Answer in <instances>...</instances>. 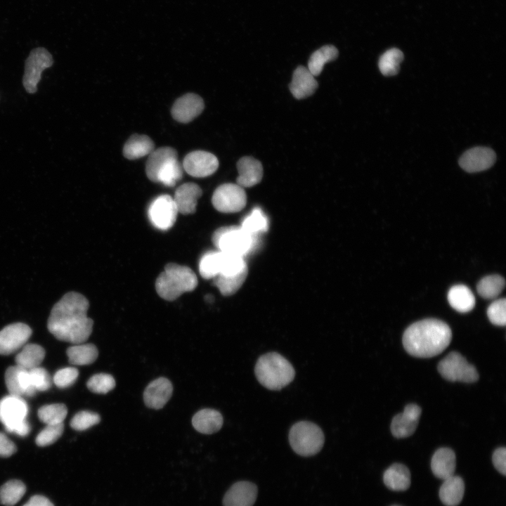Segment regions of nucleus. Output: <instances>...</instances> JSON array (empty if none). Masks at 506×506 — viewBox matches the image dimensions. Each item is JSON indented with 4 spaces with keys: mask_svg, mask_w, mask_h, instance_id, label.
<instances>
[{
    "mask_svg": "<svg viewBox=\"0 0 506 506\" xmlns=\"http://www.w3.org/2000/svg\"><path fill=\"white\" fill-rule=\"evenodd\" d=\"M145 164L148 178L155 182L157 174L169 162L177 159V152L171 147H162L154 150L150 155Z\"/></svg>",
    "mask_w": 506,
    "mask_h": 506,
    "instance_id": "nucleus-24",
    "label": "nucleus"
},
{
    "mask_svg": "<svg viewBox=\"0 0 506 506\" xmlns=\"http://www.w3.org/2000/svg\"><path fill=\"white\" fill-rule=\"evenodd\" d=\"M465 493V484L458 476L444 479L440 487L439 498L446 506H456L462 501Z\"/></svg>",
    "mask_w": 506,
    "mask_h": 506,
    "instance_id": "nucleus-26",
    "label": "nucleus"
},
{
    "mask_svg": "<svg viewBox=\"0 0 506 506\" xmlns=\"http://www.w3.org/2000/svg\"><path fill=\"white\" fill-rule=\"evenodd\" d=\"M79 371L74 367H67L56 371L53 377V383L61 389L72 386L77 379Z\"/></svg>",
    "mask_w": 506,
    "mask_h": 506,
    "instance_id": "nucleus-45",
    "label": "nucleus"
},
{
    "mask_svg": "<svg viewBox=\"0 0 506 506\" xmlns=\"http://www.w3.org/2000/svg\"><path fill=\"white\" fill-rule=\"evenodd\" d=\"M421 408L417 404H408L403 413L396 415L391 423V432L396 438L412 435L418 424Z\"/></svg>",
    "mask_w": 506,
    "mask_h": 506,
    "instance_id": "nucleus-16",
    "label": "nucleus"
},
{
    "mask_svg": "<svg viewBox=\"0 0 506 506\" xmlns=\"http://www.w3.org/2000/svg\"><path fill=\"white\" fill-rule=\"evenodd\" d=\"M28 406L20 396L8 395L0 400V422L11 433L15 427L26 420Z\"/></svg>",
    "mask_w": 506,
    "mask_h": 506,
    "instance_id": "nucleus-11",
    "label": "nucleus"
},
{
    "mask_svg": "<svg viewBox=\"0 0 506 506\" xmlns=\"http://www.w3.org/2000/svg\"><path fill=\"white\" fill-rule=\"evenodd\" d=\"M154 150L155 144L150 137L134 134L125 143L123 155L129 160H136L150 155Z\"/></svg>",
    "mask_w": 506,
    "mask_h": 506,
    "instance_id": "nucleus-27",
    "label": "nucleus"
},
{
    "mask_svg": "<svg viewBox=\"0 0 506 506\" xmlns=\"http://www.w3.org/2000/svg\"><path fill=\"white\" fill-rule=\"evenodd\" d=\"M67 414V408L63 403L45 405L38 410L39 419L46 424L63 423Z\"/></svg>",
    "mask_w": 506,
    "mask_h": 506,
    "instance_id": "nucleus-39",
    "label": "nucleus"
},
{
    "mask_svg": "<svg viewBox=\"0 0 506 506\" xmlns=\"http://www.w3.org/2000/svg\"><path fill=\"white\" fill-rule=\"evenodd\" d=\"M32 330L25 323H15L0 330V354L9 355L22 347L32 335Z\"/></svg>",
    "mask_w": 506,
    "mask_h": 506,
    "instance_id": "nucleus-13",
    "label": "nucleus"
},
{
    "mask_svg": "<svg viewBox=\"0 0 506 506\" xmlns=\"http://www.w3.org/2000/svg\"><path fill=\"white\" fill-rule=\"evenodd\" d=\"M183 166L177 159L167 163L159 171L156 183H163L166 186L172 187L182 179Z\"/></svg>",
    "mask_w": 506,
    "mask_h": 506,
    "instance_id": "nucleus-38",
    "label": "nucleus"
},
{
    "mask_svg": "<svg viewBox=\"0 0 506 506\" xmlns=\"http://www.w3.org/2000/svg\"><path fill=\"white\" fill-rule=\"evenodd\" d=\"M222 263V252L208 251L201 257L199 262V272L205 279L215 278L220 273Z\"/></svg>",
    "mask_w": 506,
    "mask_h": 506,
    "instance_id": "nucleus-33",
    "label": "nucleus"
},
{
    "mask_svg": "<svg viewBox=\"0 0 506 506\" xmlns=\"http://www.w3.org/2000/svg\"><path fill=\"white\" fill-rule=\"evenodd\" d=\"M238 176L237 184L242 188H249L258 184L263 176L261 163L252 157H243L237 163Z\"/></svg>",
    "mask_w": 506,
    "mask_h": 506,
    "instance_id": "nucleus-21",
    "label": "nucleus"
},
{
    "mask_svg": "<svg viewBox=\"0 0 506 506\" xmlns=\"http://www.w3.org/2000/svg\"><path fill=\"white\" fill-rule=\"evenodd\" d=\"M254 372L259 382L270 390H280L294 379L295 372L292 364L282 355L271 352L257 361Z\"/></svg>",
    "mask_w": 506,
    "mask_h": 506,
    "instance_id": "nucleus-4",
    "label": "nucleus"
},
{
    "mask_svg": "<svg viewBox=\"0 0 506 506\" xmlns=\"http://www.w3.org/2000/svg\"><path fill=\"white\" fill-rule=\"evenodd\" d=\"M403 60V53L396 48L386 51L379 58V69L384 76L396 74L400 70V64Z\"/></svg>",
    "mask_w": 506,
    "mask_h": 506,
    "instance_id": "nucleus-36",
    "label": "nucleus"
},
{
    "mask_svg": "<svg viewBox=\"0 0 506 506\" xmlns=\"http://www.w3.org/2000/svg\"><path fill=\"white\" fill-rule=\"evenodd\" d=\"M324 441L321 429L311 422H298L290 430V446L297 454L301 456H311L318 453L323 448Z\"/></svg>",
    "mask_w": 506,
    "mask_h": 506,
    "instance_id": "nucleus-6",
    "label": "nucleus"
},
{
    "mask_svg": "<svg viewBox=\"0 0 506 506\" xmlns=\"http://www.w3.org/2000/svg\"><path fill=\"white\" fill-rule=\"evenodd\" d=\"M489 320L495 325L505 326L506 323V301L505 298L493 301L487 309Z\"/></svg>",
    "mask_w": 506,
    "mask_h": 506,
    "instance_id": "nucleus-44",
    "label": "nucleus"
},
{
    "mask_svg": "<svg viewBox=\"0 0 506 506\" xmlns=\"http://www.w3.org/2000/svg\"><path fill=\"white\" fill-rule=\"evenodd\" d=\"M173 386L165 377H159L152 381L145 388L143 400L147 407L160 409L164 406L171 396Z\"/></svg>",
    "mask_w": 506,
    "mask_h": 506,
    "instance_id": "nucleus-18",
    "label": "nucleus"
},
{
    "mask_svg": "<svg viewBox=\"0 0 506 506\" xmlns=\"http://www.w3.org/2000/svg\"><path fill=\"white\" fill-rule=\"evenodd\" d=\"M383 481L388 488L403 491L410 486V472L406 466L394 463L384 472Z\"/></svg>",
    "mask_w": 506,
    "mask_h": 506,
    "instance_id": "nucleus-25",
    "label": "nucleus"
},
{
    "mask_svg": "<svg viewBox=\"0 0 506 506\" xmlns=\"http://www.w3.org/2000/svg\"><path fill=\"white\" fill-rule=\"evenodd\" d=\"M53 64V57L46 48H36L30 52L25 60L22 78V84L27 92L34 93L37 91L41 72Z\"/></svg>",
    "mask_w": 506,
    "mask_h": 506,
    "instance_id": "nucleus-8",
    "label": "nucleus"
},
{
    "mask_svg": "<svg viewBox=\"0 0 506 506\" xmlns=\"http://www.w3.org/2000/svg\"><path fill=\"white\" fill-rule=\"evenodd\" d=\"M221 414L211 408H205L197 412L192 418L194 428L199 432L211 434L218 432L223 425Z\"/></svg>",
    "mask_w": 506,
    "mask_h": 506,
    "instance_id": "nucleus-23",
    "label": "nucleus"
},
{
    "mask_svg": "<svg viewBox=\"0 0 506 506\" xmlns=\"http://www.w3.org/2000/svg\"><path fill=\"white\" fill-rule=\"evenodd\" d=\"M22 506H54L53 504L46 497L40 495L32 496L30 500Z\"/></svg>",
    "mask_w": 506,
    "mask_h": 506,
    "instance_id": "nucleus-49",
    "label": "nucleus"
},
{
    "mask_svg": "<svg viewBox=\"0 0 506 506\" xmlns=\"http://www.w3.org/2000/svg\"><path fill=\"white\" fill-rule=\"evenodd\" d=\"M27 371L31 384L37 391H44L50 389L52 379L46 369L39 366Z\"/></svg>",
    "mask_w": 506,
    "mask_h": 506,
    "instance_id": "nucleus-43",
    "label": "nucleus"
},
{
    "mask_svg": "<svg viewBox=\"0 0 506 506\" xmlns=\"http://www.w3.org/2000/svg\"><path fill=\"white\" fill-rule=\"evenodd\" d=\"M212 202L214 208L223 213H234L242 210L247 202L244 188L237 183H224L214 190Z\"/></svg>",
    "mask_w": 506,
    "mask_h": 506,
    "instance_id": "nucleus-9",
    "label": "nucleus"
},
{
    "mask_svg": "<svg viewBox=\"0 0 506 506\" xmlns=\"http://www.w3.org/2000/svg\"><path fill=\"white\" fill-rule=\"evenodd\" d=\"M100 421V415L93 412L82 410L76 413L70 421V426L77 431H84L97 424Z\"/></svg>",
    "mask_w": 506,
    "mask_h": 506,
    "instance_id": "nucleus-42",
    "label": "nucleus"
},
{
    "mask_svg": "<svg viewBox=\"0 0 506 506\" xmlns=\"http://www.w3.org/2000/svg\"><path fill=\"white\" fill-rule=\"evenodd\" d=\"M212 242L219 251L244 257L257 247L258 237L249 235L240 226H223L215 231Z\"/></svg>",
    "mask_w": 506,
    "mask_h": 506,
    "instance_id": "nucleus-5",
    "label": "nucleus"
},
{
    "mask_svg": "<svg viewBox=\"0 0 506 506\" xmlns=\"http://www.w3.org/2000/svg\"><path fill=\"white\" fill-rule=\"evenodd\" d=\"M257 486L249 481L233 484L223 498V506H252L257 497Z\"/></svg>",
    "mask_w": 506,
    "mask_h": 506,
    "instance_id": "nucleus-17",
    "label": "nucleus"
},
{
    "mask_svg": "<svg viewBox=\"0 0 506 506\" xmlns=\"http://www.w3.org/2000/svg\"><path fill=\"white\" fill-rule=\"evenodd\" d=\"M338 56V50L332 45H325L314 51L308 63V70L313 76L319 75L325 65L329 61L335 60Z\"/></svg>",
    "mask_w": 506,
    "mask_h": 506,
    "instance_id": "nucleus-31",
    "label": "nucleus"
},
{
    "mask_svg": "<svg viewBox=\"0 0 506 506\" xmlns=\"http://www.w3.org/2000/svg\"><path fill=\"white\" fill-rule=\"evenodd\" d=\"M20 370L21 368L15 365L8 368L5 372V382L9 395L20 397L23 396L19 380Z\"/></svg>",
    "mask_w": 506,
    "mask_h": 506,
    "instance_id": "nucleus-46",
    "label": "nucleus"
},
{
    "mask_svg": "<svg viewBox=\"0 0 506 506\" xmlns=\"http://www.w3.org/2000/svg\"><path fill=\"white\" fill-rule=\"evenodd\" d=\"M391 506H401V505H391Z\"/></svg>",
    "mask_w": 506,
    "mask_h": 506,
    "instance_id": "nucleus-50",
    "label": "nucleus"
},
{
    "mask_svg": "<svg viewBox=\"0 0 506 506\" xmlns=\"http://www.w3.org/2000/svg\"><path fill=\"white\" fill-rule=\"evenodd\" d=\"M204 106V101L199 95L189 93L179 98L174 102L171 113L177 122L188 123L202 112Z\"/></svg>",
    "mask_w": 506,
    "mask_h": 506,
    "instance_id": "nucleus-14",
    "label": "nucleus"
},
{
    "mask_svg": "<svg viewBox=\"0 0 506 506\" xmlns=\"http://www.w3.org/2000/svg\"><path fill=\"white\" fill-rule=\"evenodd\" d=\"M69 363L74 365H86L98 358V351L93 344H77L67 349Z\"/></svg>",
    "mask_w": 506,
    "mask_h": 506,
    "instance_id": "nucleus-30",
    "label": "nucleus"
},
{
    "mask_svg": "<svg viewBox=\"0 0 506 506\" xmlns=\"http://www.w3.org/2000/svg\"><path fill=\"white\" fill-rule=\"evenodd\" d=\"M17 450L16 446L4 433L0 432V457L8 458Z\"/></svg>",
    "mask_w": 506,
    "mask_h": 506,
    "instance_id": "nucleus-48",
    "label": "nucleus"
},
{
    "mask_svg": "<svg viewBox=\"0 0 506 506\" xmlns=\"http://www.w3.org/2000/svg\"><path fill=\"white\" fill-rule=\"evenodd\" d=\"M182 166L189 175L202 178L210 176L216 171L219 161L214 155L209 152L195 150L184 157Z\"/></svg>",
    "mask_w": 506,
    "mask_h": 506,
    "instance_id": "nucleus-12",
    "label": "nucleus"
},
{
    "mask_svg": "<svg viewBox=\"0 0 506 506\" xmlns=\"http://www.w3.org/2000/svg\"><path fill=\"white\" fill-rule=\"evenodd\" d=\"M115 384L114 377L107 373L95 374L86 382V387L91 392L103 394L112 390Z\"/></svg>",
    "mask_w": 506,
    "mask_h": 506,
    "instance_id": "nucleus-40",
    "label": "nucleus"
},
{
    "mask_svg": "<svg viewBox=\"0 0 506 506\" xmlns=\"http://www.w3.org/2000/svg\"><path fill=\"white\" fill-rule=\"evenodd\" d=\"M505 285V279L499 275H487L477 284V292L485 299H494L499 296Z\"/></svg>",
    "mask_w": 506,
    "mask_h": 506,
    "instance_id": "nucleus-37",
    "label": "nucleus"
},
{
    "mask_svg": "<svg viewBox=\"0 0 506 506\" xmlns=\"http://www.w3.org/2000/svg\"><path fill=\"white\" fill-rule=\"evenodd\" d=\"M451 339V330L446 323L427 318L414 323L405 330L403 344L411 356L431 358L443 352Z\"/></svg>",
    "mask_w": 506,
    "mask_h": 506,
    "instance_id": "nucleus-2",
    "label": "nucleus"
},
{
    "mask_svg": "<svg viewBox=\"0 0 506 506\" xmlns=\"http://www.w3.org/2000/svg\"><path fill=\"white\" fill-rule=\"evenodd\" d=\"M25 492L26 486L22 481L17 479L8 481L0 487V503L5 506H13Z\"/></svg>",
    "mask_w": 506,
    "mask_h": 506,
    "instance_id": "nucleus-34",
    "label": "nucleus"
},
{
    "mask_svg": "<svg viewBox=\"0 0 506 506\" xmlns=\"http://www.w3.org/2000/svg\"><path fill=\"white\" fill-rule=\"evenodd\" d=\"M455 466V455L450 448H441L432 456L431 468L437 478L444 480L453 476Z\"/></svg>",
    "mask_w": 506,
    "mask_h": 506,
    "instance_id": "nucleus-22",
    "label": "nucleus"
},
{
    "mask_svg": "<svg viewBox=\"0 0 506 506\" xmlns=\"http://www.w3.org/2000/svg\"><path fill=\"white\" fill-rule=\"evenodd\" d=\"M197 285V278L192 269L175 263L167 264L155 282V289L160 297L174 301L182 294L191 292Z\"/></svg>",
    "mask_w": 506,
    "mask_h": 506,
    "instance_id": "nucleus-3",
    "label": "nucleus"
},
{
    "mask_svg": "<svg viewBox=\"0 0 506 506\" xmlns=\"http://www.w3.org/2000/svg\"><path fill=\"white\" fill-rule=\"evenodd\" d=\"M202 193L200 187L194 183H186L178 187L173 197L178 212L182 214H193Z\"/></svg>",
    "mask_w": 506,
    "mask_h": 506,
    "instance_id": "nucleus-19",
    "label": "nucleus"
},
{
    "mask_svg": "<svg viewBox=\"0 0 506 506\" xmlns=\"http://www.w3.org/2000/svg\"><path fill=\"white\" fill-rule=\"evenodd\" d=\"M495 152L486 147L467 150L460 158V166L467 172H479L489 169L495 161Z\"/></svg>",
    "mask_w": 506,
    "mask_h": 506,
    "instance_id": "nucleus-15",
    "label": "nucleus"
},
{
    "mask_svg": "<svg viewBox=\"0 0 506 506\" xmlns=\"http://www.w3.org/2000/svg\"><path fill=\"white\" fill-rule=\"evenodd\" d=\"M438 370L444 379L450 382L470 383L479 379L475 367L456 351L450 352L439 362Z\"/></svg>",
    "mask_w": 506,
    "mask_h": 506,
    "instance_id": "nucleus-7",
    "label": "nucleus"
},
{
    "mask_svg": "<svg viewBox=\"0 0 506 506\" xmlns=\"http://www.w3.org/2000/svg\"><path fill=\"white\" fill-rule=\"evenodd\" d=\"M240 226L249 235L258 237L268 230V221L263 211L257 207L243 219Z\"/></svg>",
    "mask_w": 506,
    "mask_h": 506,
    "instance_id": "nucleus-32",
    "label": "nucleus"
},
{
    "mask_svg": "<svg viewBox=\"0 0 506 506\" xmlns=\"http://www.w3.org/2000/svg\"><path fill=\"white\" fill-rule=\"evenodd\" d=\"M318 82L307 67H297L293 72L290 84V90L297 99H303L311 96L318 88Z\"/></svg>",
    "mask_w": 506,
    "mask_h": 506,
    "instance_id": "nucleus-20",
    "label": "nucleus"
},
{
    "mask_svg": "<svg viewBox=\"0 0 506 506\" xmlns=\"http://www.w3.org/2000/svg\"><path fill=\"white\" fill-rule=\"evenodd\" d=\"M492 461L495 469L504 476L506 474V449L497 448L493 454Z\"/></svg>",
    "mask_w": 506,
    "mask_h": 506,
    "instance_id": "nucleus-47",
    "label": "nucleus"
},
{
    "mask_svg": "<svg viewBox=\"0 0 506 506\" xmlns=\"http://www.w3.org/2000/svg\"><path fill=\"white\" fill-rule=\"evenodd\" d=\"M89 303L82 294L70 292L53 306L47 322L48 331L58 339L74 344L85 342L93 321L87 316Z\"/></svg>",
    "mask_w": 506,
    "mask_h": 506,
    "instance_id": "nucleus-1",
    "label": "nucleus"
},
{
    "mask_svg": "<svg viewBox=\"0 0 506 506\" xmlns=\"http://www.w3.org/2000/svg\"><path fill=\"white\" fill-rule=\"evenodd\" d=\"M178 210L173 200L169 195L157 197L150 203L148 216L151 223L162 231L169 229L174 224Z\"/></svg>",
    "mask_w": 506,
    "mask_h": 506,
    "instance_id": "nucleus-10",
    "label": "nucleus"
},
{
    "mask_svg": "<svg viewBox=\"0 0 506 506\" xmlns=\"http://www.w3.org/2000/svg\"><path fill=\"white\" fill-rule=\"evenodd\" d=\"M63 430V423L46 424V426L37 434L35 442L37 446L41 447L51 445L61 436Z\"/></svg>",
    "mask_w": 506,
    "mask_h": 506,
    "instance_id": "nucleus-41",
    "label": "nucleus"
},
{
    "mask_svg": "<svg viewBox=\"0 0 506 506\" xmlns=\"http://www.w3.org/2000/svg\"><path fill=\"white\" fill-rule=\"evenodd\" d=\"M45 357V351L37 344H27L15 356L16 365L26 370L39 367Z\"/></svg>",
    "mask_w": 506,
    "mask_h": 506,
    "instance_id": "nucleus-29",
    "label": "nucleus"
},
{
    "mask_svg": "<svg viewBox=\"0 0 506 506\" xmlns=\"http://www.w3.org/2000/svg\"><path fill=\"white\" fill-rule=\"evenodd\" d=\"M448 301L455 310L467 313L475 306V297L471 290L464 285L453 286L448 293Z\"/></svg>",
    "mask_w": 506,
    "mask_h": 506,
    "instance_id": "nucleus-28",
    "label": "nucleus"
},
{
    "mask_svg": "<svg viewBox=\"0 0 506 506\" xmlns=\"http://www.w3.org/2000/svg\"><path fill=\"white\" fill-rule=\"evenodd\" d=\"M247 273L248 270H245L235 275H218L213 278L214 285L223 295L230 296L235 294L240 289L245 282Z\"/></svg>",
    "mask_w": 506,
    "mask_h": 506,
    "instance_id": "nucleus-35",
    "label": "nucleus"
}]
</instances>
